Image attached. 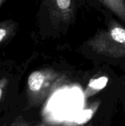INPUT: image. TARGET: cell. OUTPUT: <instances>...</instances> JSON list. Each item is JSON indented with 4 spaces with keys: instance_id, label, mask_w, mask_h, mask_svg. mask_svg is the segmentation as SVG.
I'll return each instance as SVG.
<instances>
[{
    "instance_id": "6da1fadb",
    "label": "cell",
    "mask_w": 125,
    "mask_h": 126,
    "mask_svg": "<svg viewBox=\"0 0 125 126\" xmlns=\"http://www.w3.org/2000/svg\"><path fill=\"white\" fill-rule=\"evenodd\" d=\"M76 0H41L37 15L38 32L55 35L68 32L77 18Z\"/></svg>"
},
{
    "instance_id": "7a4b0ae2",
    "label": "cell",
    "mask_w": 125,
    "mask_h": 126,
    "mask_svg": "<svg viewBox=\"0 0 125 126\" xmlns=\"http://www.w3.org/2000/svg\"><path fill=\"white\" fill-rule=\"evenodd\" d=\"M105 27L99 29L84 44L96 55L110 58H125V25L116 17L104 14Z\"/></svg>"
},
{
    "instance_id": "3957f363",
    "label": "cell",
    "mask_w": 125,
    "mask_h": 126,
    "mask_svg": "<svg viewBox=\"0 0 125 126\" xmlns=\"http://www.w3.org/2000/svg\"><path fill=\"white\" fill-rule=\"evenodd\" d=\"M63 80L62 75L52 69H41L32 72L29 75L27 83L29 103L33 106L43 103Z\"/></svg>"
},
{
    "instance_id": "277c9868",
    "label": "cell",
    "mask_w": 125,
    "mask_h": 126,
    "mask_svg": "<svg viewBox=\"0 0 125 126\" xmlns=\"http://www.w3.org/2000/svg\"><path fill=\"white\" fill-rule=\"evenodd\" d=\"M88 4L100 12L108 13L125 25V0H84Z\"/></svg>"
},
{
    "instance_id": "5b68a950",
    "label": "cell",
    "mask_w": 125,
    "mask_h": 126,
    "mask_svg": "<svg viewBox=\"0 0 125 126\" xmlns=\"http://www.w3.org/2000/svg\"><path fill=\"white\" fill-rule=\"evenodd\" d=\"M100 103L94 102L87 109L78 112L70 120L66 121L63 126H83L88 123L94 117V114L99 109Z\"/></svg>"
},
{
    "instance_id": "8992f818",
    "label": "cell",
    "mask_w": 125,
    "mask_h": 126,
    "mask_svg": "<svg viewBox=\"0 0 125 126\" xmlns=\"http://www.w3.org/2000/svg\"><path fill=\"white\" fill-rule=\"evenodd\" d=\"M18 27V23L12 18L0 21V46L10 42L15 36Z\"/></svg>"
},
{
    "instance_id": "52a82bcc",
    "label": "cell",
    "mask_w": 125,
    "mask_h": 126,
    "mask_svg": "<svg viewBox=\"0 0 125 126\" xmlns=\"http://www.w3.org/2000/svg\"><path fill=\"white\" fill-rule=\"evenodd\" d=\"M108 80L109 78L107 76H101L95 79H91L84 91L85 98H89L102 91L106 87Z\"/></svg>"
},
{
    "instance_id": "ba28073f",
    "label": "cell",
    "mask_w": 125,
    "mask_h": 126,
    "mask_svg": "<svg viewBox=\"0 0 125 126\" xmlns=\"http://www.w3.org/2000/svg\"><path fill=\"white\" fill-rule=\"evenodd\" d=\"M10 126H30V125L28 122L25 121L23 118L18 117L16 120H15L13 123Z\"/></svg>"
},
{
    "instance_id": "9c48e42d",
    "label": "cell",
    "mask_w": 125,
    "mask_h": 126,
    "mask_svg": "<svg viewBox=\"0 0 125 126\" xmlns=\"http://www.w3.org/2000/svg\"><path fill=\"white\" fill-rule=\"evenodd\" d=\"M7 84V80L6 78H1L0 80V100L3 96L4 89L6 88Z\"/></svg>"
},
{
    "instance_id": "30bf717a",
    "label": "cell",
    "mask_w": 125,
    "mask_h": 126,
    "mask_svg": "<svg viewBox=\"0 0 125 126\" xmlns=\"http://www.w3.org/2000/svg\"><path fill=\"white\" fill-rule=\"evenodd\" d=\"M10 1V0H0V10H1V8L4 6V4L7 1Z\"/></svg>"
},
{
    "instance_id": "8fae6325",
    "label": "cell",
    "mask_w": 125,
    "mask_h": 126,
    "mask_svg": "<svg viewBox=\"0 0 125 126\" xmlns=\"http://www.w3.org/2000/svg\"><path fill=\"white\" fill-rule=\"evenodd\" d=\"M36 126H52V125H51L49 123H41L40 124L37 125Z\"/></svg>"
}]
</instances>
